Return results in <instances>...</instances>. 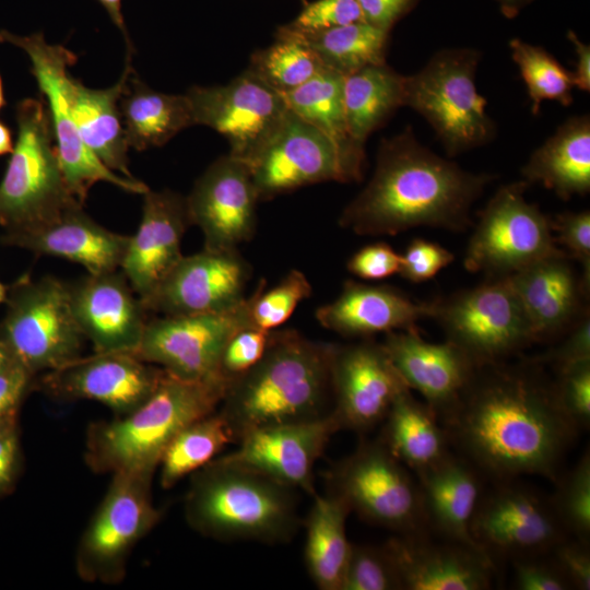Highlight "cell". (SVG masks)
<instances>
[{
  "label": "cell",
  "instance_id": "45",
  "mask_svg": "<svg viewBox=\"0 0 590 590\" xmlns=\"http://www.w3.org/2000/svg\"><path fill=\"white\" fill-rule=\"evenodd\" d=\"M554 391L566 417L581 433L590 426V359L556 369Z\"/></svg>",
  "mask_w": 590,
  "mask_h": 590
},
{
  "label": "cell",
  "instance_id": "37",
  "mask_svg": "<svg viewBox=\"0 0 590 590\" xmlns=\"http://www.w3.org/2000/svg\"><path fill=\"white\" fill-rule=\"evenodd\" d=\"M405 75L386 62L344 76V108L352 138L365 146L368 137L404 106Z\"/></svg>",
  "mask_w": 590,
  "mask_h": 590
},
{
  "label": "cell",
  "instance_id": "7",
  "mask_svg": "<svg viewBox=\"0 0 590 590\" xmlns=\"http://www.w3.org/2000/svg\"><path fill=\"white\" fill-rule=\"evenodd\" d=\"M481 58L474 48H444L418 72L405 75L404 106L430 125L450 157L488 144L497 134L475 85Z\"/></svg>",
  "mask_w": 590,
  "mask_h": 590
},
{
  "label": "cell",
  "instance_id": "60",
  "mask_svg": "<svg viewBox=\"0 0 590 590\" xmlns=\"http://www.w3.org/2000/svg\"><path fill=\"white\" fill-rule=\"evenodd\" d=\"M14 149L12 131L0 120V156L11 154Z\"/></svg>",
  "mask_w": 590,
  "mask_h": 590
},
{
  "label": "cell",
  "instance_id": "61",
  "mask_svg": "<svg viewBox=\"0 0 590 590\" xmlns=\"http://www.w3.org/2000/svg\"><path fill=\"white\" fill-rule=\"evenodd\" d=\"M14 357L12 356L10 350L5 343L0 339V371L8 366Z\"/></svg>",
  "mask_w": 590,
  "mask_h": 590
},
{
  "label": "cell",
  "instance_id": "23",
  "mask_svg": "<svg viewBox=\"0 0 590 590\" xmlns=\"http://www.w3.org/2000/svg\"><path fill=\"white\" fill-rule=\"evenodd\" d=\"M401 590H487L497 565L482 551L440 539L429 532L397 534L384 543Z\"/></svg>",
  "mask_w": 590,
  "mask_h": 590
},
{
  "label": "cell",
  "instance_id": "18",
  "mask_svg": "<svg viewBox=\"0 0 590 590\" xmlns=\"http://www.w3.org/2000/svg\"><path fill=\"white\" fill-rule=\"evenodd\" d=\"M251 270L237 249L184 256L143 302L164 316L221 312L245 298Z\"/></svg>",
  "mask_w": 590,
  "mask_h": 590
},
{
  "label": "cell",
  "instance_id": "14",
  "mask_svg": "<svg viewBox=\"0 0 590 590\" xmlns=\"http://www.w3.org/2000/svg\"><path fill=\"white\" fill-rule=\"evenodd\" d=\"M492 483L483 491L470 532L476 546L495 564L550 553L569 538L548 496L518 479Z\"/></svg>",
  "mask_w": 590,
  "mask_h": 590
},
{
  "label": "cell",
  "instance_id": "19",
  "mask_svg": "<svg viewBox=\"0 0 590 590\" xmlns=\"http://www.w3.org/2000/svg\"><path fill=\"white\" fill-rule=\"evenodd\" d=\"M339 430L331 415L262 426L247 432L224 459L293 489L315 495L314 470L330 438Z\"/></svg>",
  "mask_w": 590,
  "mask_h": 590
},
{
  "label": "cell",
  "instance_id": "22",
  "mask_svg": "<svg viewBox=\"0 0 590 590\" xmlns=\"http://www.w3.org/2000/svg\"><path fill=\"white\" fill-rule=\"evenodd\" d=\"M163 375V368L132 353L95 352L47 371L42 387L55 398L97 401L123 416L151 397Z\"/></svg>",
  "mask_w": 590,
  "mask_h": 590
},
{
  "label": "cell",
  "instance_id": "17",
  "mask_svg": "<svg viewBox=\"0 0 590 590\" xmlns=\"http://www.w3.org/2000/svg\"><path fill=\"white\" fill-rule=\"evenodd\" d=\"M409 389L381 343L370 338L335 345L331 362L330 412L339 430L365 434L381 423L397 397Z\"/></svg>",
  "mask_w": 590,
  "mask_h": 590
},
{
  "label": "cell",
  "instance_id": "15",
  "mask_svg": "<svg viewBox=\"0 0 590 590\" xmlns=\"http://www.w3.org/2000/svg\"><path fill=\"white\" fill-rule=\"evenodd\" d=\"M247 326H253L248 297L221 312L163 316L148 320L132 354L181 379L206 380L221 376L226 342Z\"/></svg>",
  "mask_w": 590,
  "mask_h": 590
},
{
  "label": "cell",
  "instance_id": "38",
  "mask_svg": "<svg viewBox=\"0 0 590 590\" xmlns=\"http://www.w3.org/2000/svg\"><path fill=\"white\" fill-rule=\"evenodd\" d=\"M285 32L304 42L326 68L349 75L370 64L386 62L389 33L364 21L318 32Z\"/></svg>",
  "mask_w": 590,
  "mask_h": 590
},
{
  "label": "cell",
  "instance_id": "55",
  "mask_svg": "<svg viewBox=\"0 0 590 590\" xmlns=\"http://www.w3.org/2000/svg\"><path fill=\"white\" fill-rule=\"evenodd\" d=\"M364 22L390 32L393 25L410 13L418 0H356Z\"/></svg>",
  "mask_w": 590,
  "mask_h": 590
},
{
  "label": "cell",
  "instance_id": "20",
  "mask_svg": "<svg viewBox=\"0 0 590 590\" xmlns=\"http://www.w3.org/2000/svg\"><path fill=\"white\" fill-rule=\"evenodd\" d=\"M191 225L204 238V249L234 250L256 228L259 201L250 167L227 154L213 162L186 198Z\"/></svg>",
  "mask_w": 590,
  "mask_h": 590
},
{
  "label": "cell",
  "instance_id": "42",
  "mask_svg": "<svg viewBox=\"0 0 590 590\" xmlns=\"http://www.w3.org/2000/svg\"><path fill=\"white\" fill-rule=\"evenodd\" d=\"M552 508L568 536L590 541V452L553 482Z\"/></svg>",
  "mask_w": 590,
  "mask_h": 590
},
{
  "label": "cell",
  "instance_id": "26",
  "mask_svg": "<svg viewBox=\"0 0 590 590\" xmlns=\"http://www.w3.org/2000/svg\"><path fill=\"white\" fill-rule=\"evenodd\" d=\"M191 225L187 200L172 190L143 193L142 215L130 236L120 271L144 300L184 257L181 240Z\"/></svg>",
  "mask_w": 590,
  "mask_h": 590
},
{
  "label": "cell",
  "instance_id": "21",
  "mask_svg": "<svg viewBox=\"0 0 590 590\" xmlns=\"http://www.w3.org/2000/svg\"><path fill=\"white\" fill-rule=\"evenodd\" d=\"M249 167L259 201L317 182H342L333 143L290 109Z\"/></svg>",
  "mask_w": 590,
  "mask_h": 590
},
{
  "label": "cell",
  "instance_id": "11",
  "mask_svg": "<svg viewBox=\"0 0 590 590\" xmlns=\"http://www.w3.org/2000/svg\"><path fill=\"white\" fill-rule=\"evenodd\" d=\"M529 186L524 180L503 185L479 213L463 261L468 271L504 276L566 253L557 247L551 217L527 201Z\"/></svg>",
  "mask_w": 590,
  "mask_h": 590
},
{
  "label": "cell",
  "instance_id": "44",
  "mask_svg": "<svg viewBox=\"0 0 590 590\" xmlns=\"http://www.w3.org/2000/svg\"><path fill=\"white\" fill-rule=\"evenodd\" d=\"M341 590H401L396 566L384 544L351 545Z\"/></svg>",
  "mask_w": 590,
  "mask_h": 590
},
{
  "label": "cell",
  "instance_id": "32",
  "mask_svg": "<svg viewBox=\"0 0 590 590\" xmlns=\"http://www.w3.org/2000/svg\"><path fill=\"white\" fill-rule=\"evenodd\" d=\"M522 180L540 184L569 200L590 191L589 115L566 119L521 168Z\"/></svg>",
  "mask_w": 590,
  "mask_h": 590
},
{
  "label": "cell",
  "instance_id": "39",
  "mask_svg": "<svg viewBox=\"0 0 590 590\" xmlns=\"http://www.w3.org/2000/svg\"><path fill=\"white\" fill-rule=\"evenodd\" d=\"M235 441L219 412L203 416L182 428L169 442L160 461V483L173 487L188 474L201 469Z\"/></svg>",
  "mask_w": 590,
  "mask_h": 590
},
{
  "label": "cell",
  "instance_id": "3",
  "mask_svg": "<svg viewBox=\"0 0 590 590\" xmlns=\"http://www.w3.org/2000/svg\"><path fill=\"white\" fill-rule=\"evenodd\" d=\"M334 346L295 330H272L264 355L229 382L219 406L234 440L262 426L327 414Z\"/></svg>",
  "mask_w": 590,
  "mask_h": 590
},
{
  "label": "cell",
  "instance_id": "5",
  "mask_svg": "<svg viewBox=\"0 0 590 590\" xmlns=\"http://www.w3.org/2000/svg\"><path fill=\"white\" fill-rule=\"evenodd\" d=\"M185 515L220 541L286 542L299 526L293 488L223 457L192 473Z\"/></svg>",
  "mask_w": 590,
  "mask_h": 590
},
{
  "label": "cell",
  "instance_id": "12",
  "mask_svg": "<svg viewBox=\"0 0 590 590\" xmlns=\"http://www.w3.org/2000/svg\"><path fill=\"white\" fill-rule=\"evenodd\" d=\"M433 319L479 366L505 362L534 343L532 332L507 275L436 299Z\"/></svg>",
  "mask_w": 590,
  "mask_h": 590
},
{
  "label": "cell",
  "instance_id": "48",
  "mask_svg": "<svg viewBox=\"0 0 590 590\" xmlns=\"http://www.w3.org/2000/svg\"><path fill=\"white\" fill-rule=\"evenodd\" d=\"M362 21L356 0H316L285 26L296 32H318Z\"/></svg>",
  "mask_w": 590,
  "mask_h": 590
},
{
  "label": "cell",
  "instance_id": "24",
  "mask_svg": "<svg viewBox=\"0 0 590 590\" xmlns=\"http://www.w3.org/2000/svg\"><path fill=\"white\" fill-rule=\"evenodd\" d=\"M68 286L74 318L96 353L138 347L148 310L121 271L87 273Z\"/></svg>",
  "mask_w": 590,
  "mask_h": 590
},
{
  "label": "cell",
  "instance_id": "13",
  "mask_svg": "<svg viewBox=\"0 0 590 590\" xmlns=\"http://www.w3.org/2000/svg\"><path fill=\"white\" fill-rule=\"evenodd\" d=\"M152 474L118 471L85 529L76 552V570L90 581L117 582L129 552L160 520Z\"/></svg>",
  "mask_w": 590,
  "mask_h": 590
},
{
  "label": "cell",
  "instance_id": "43",
  "mask_svg": "<svg viewBox=\"0 0 590 590\" xmlns=\"http://www.w3.org/2000/svg\"><path fill=\"white\" fill-rule=\"evenodd\" d=\"M311 292L306 275L295 269L268 291H264L262 280L248 297L252 324L263 330L278 329L292 316L302 300L310 297Z\"/></svg>",
  "mask_w": 590,
  "mask_h": 590
},
{
  "label": "cell",
  "instance_id": "31",
  "mask_svg": "<svg viewBox=\"0 0 590 590\" xmlns=\"http://www.w3.org/2000/svg\"><path fill=\"white\" fill-rule=\"evenodd\" d=\"M291 111L321 131L334 145L342 182L359 181L366 162L365 146L351 135L344 108V75L329 68L297 88L282 94Z\"/></svg>",
  "mask_w": 590,
  "mask_h": 590
},
{
  "label": "cell",
  "instance_id": "52",
  "mask_svg": "<svg viewBox=\"0 0 590 590\" xmlns=\"http://www.w3.org/2000/svg\"><path fill=\"white\" fill-rule=\"evenodd\" d=\"M566 338L556 346L543 354L528 358L544 366L551 365L556 369L577 362L590 359V317L586 312L566 333Z\"/></svg>",
  "mask_w": 590,
  "mask_h": 590
},
{
  "label": "cell",
  "instance_id": "51",
  "mask_svg": "<svg viewBox=\"0 0 590 590\" xmlns=\"http://www.w3.org/2000/svg\"><path fill=\"white\" fill-rule=\"evenodd\" d=\"M402 255L390 245L379 241L366 245L351 256L349 272L364 280H381L400 272Z\"/></svg>",
  "mask_w": 590,
  "mask_h": 590
},
{
  "label": "cell",
  "instance_id": "4",
  "mask_svg": "<svg viewBox=\"0 0 590 590\" xmlns=\"http://www.w3.org/2000/svg\"><path fill=\"white\" fill-rule=\"evenodd\" d=\"M229 382L222 376L186 380L164 370L154 392L139 408L91 426L86 463L99 473L154 475L173 438L190 423L215 412Z\"/></svg>",
  "mask_w": 590,
  "mask_h": 590
},
{
  "label": "cell",
  "instance_id": "56",
  "mask_svg": "<svg viewBox=\"0 0 590 590\" xmlns=\"http://www.w3.org/2000/svg\"><path fill=\"white\" fill-rule=\"evenodd\" d=\"M14 416L0 418V491L12 481L16 464L17 437Z\"/></svg>",
  "mask_w": 590,
  "mask_h": 590
},
{
  "label": "cell",
  "instance_id": "9",
  "mask_svg": "<svg viewBox=\"0 0 590 590\" xmlns=\"http://www.w3.org/2000/svg\"><path fill=\"white\" fill-rule=\"evenodd\" d=\"M377 438L356 449L328 472L330 493L363 520L397 534L427 531L417 479Z\"/></svg>",
  "mask_w": 590,
  "mask_h": 590
},
{
  "label": "cell",
  "instance_id": "59",
  "mask_svg": "<svg viewBox=\"0 0 590 590\" xmlns=\"http://www.w3.org/2000/svg\"><path fill=\"white\" fill-rule=\"evenodd\" d=\"M500 12L508 19L517 16L521 10L534 0H494Z\"/></svg>",
  "mask_w": 590,
  "mask_h": 590
},
{
  "label": "cell",
  "instance_id": "63",
  "mask_svg": "<svg viewBox=\"0 0 590 590\" xmlns=\"http://www.w3.org/2000/svg\"><path fill=\"white\" fill-rule=\"evenodd\" d=\"M8 291V287L0 282V304L7 302Z\"/></svg>",
  "mask_w": 590,
  "mask_h": 590
},
{
  "label": "cell",
  "instance_id": "27",
  "mask_svg": "<svg viewBox=\"0 0 590 590\" xmlns=\"http://www.w3.org/2000/svg\"><path fill=\"white\" fill-rule=\"evenodd\" d=\"M566 253L542 259L507 275L529 322L533 341L565 334L586 312L589 292Z\"/></svg>",
  "mask_w": 590,
  "mask_h": 590
},
{
  "label": "cell",
  "instance_id": "49",
  "mask_svg": "<svg viewBox=\"0 0 590 590\" xmlns=\"http://www.w3.org/2000/svg\"><path fill=\"white\" fill-rule=\"evenodd\" d=\"M517 590H571L550 553L510 560Z\"/></svg>",
  "mask_w": 590,
  "mask_h": 590
},
{
  "label": "cell",
  "instance_id": "8",
  "mask_svg": "<svg viewBox=\"0 0 590 590\" xmlns=\"http://www.w3.org/2000/svg\"><path fill=\"white\" fill-rule=\"evenodd\" d=\"M0 43L21 48L31 60V72L46 99L57 156L72 196L83 204L90 189L98 181L109 182L127 192L145 193L149 187L144 182L118 176L87 149L80 137L69 98L72 76L68 69L76 62V55L62 45L47 44L43 33L20 36L2 30Z\"/></svg>",
  "mask_w": 590,
  "mask_h": 590
},
{
  "label": "cell",
  "instance_id": "47",
  "mask_svg": "<svg viewBox=\"0 0 590 590\" xmlns=\"http://www.w3.org/2000/svg\"><path fill=\"white\" fill-rule=\"evenodd\" d=\"M551 227L556 244L564 247L570 259L581 266L583 286L590 291V212H564L551 219Z\"/></svg>",
  "mask_w": 590,
  "mask_h": 590
},
{
  "label": "cell",
  "instance_id": "28",
  "mask_svg": "<svg viewBox=\"0 0 590 590\" xmlns=\"http://www.w3.org/2000/svg\"><path fill=\"white\" fill-rule=\"evenodd\" d=\"M129 238L102 226L83 205H76L40 225L5 232L2 243L62 258L83 266L90 274H99L120 269Z\"/></svg>",
  "mask_w": 590,
  "mask_h": 590
},
{
  "label": "cell",
  "instance_id": "2",
  "mask_svg": "<svg viewBox=\"0 0 590 590\" xmlns=\"http://www.w3.org/2000/svg\"><path fill=\"white\" fill-rule=\"evenodd\" d=\"M494 176L462 169L416 139L408 126L385 138L365 188L339 224L357 235H397L414 227L465 231L470 211Z\"/></svg>",
  "mask_w": 590,
  "mask_h": 590
},
{
  "label": "cell",
  "instance_id": "34",
  "mask_svg": "<svg viewBox=\"0 0 590 590\" xmlns=\"http://www.w3.org/2000/svg\"><path fill=\"white\" fill-rule=\"evenodd\" d=\"M382 422L378 438L415 476L451 452L448 434L438 416L410 389L397 397Z\"/></svg>",
  "mask_w": 590,
  "mask_h": 590
},
{
  "label": "cell",
  "instance_id": "35",
  "mask_svg": "<svg viewBox=\"0 0 590 590\" xmlns=\"http://www.w3.org/2000/svg\"><path fill=\"white\" fill-rule=\"evenodd\" d=\"M130 75L119 99L121 122L129 146L138 151L162 146L181 130L194 126L186 94L156 92L139 79H130Z\"/></svg>",
  "mask_w": 590,
  "mask_h": 590
},
{
  "label": "cell",
  "instance_id": "58",
  "mask_svg": "<svg viewBox=\"0 0 590 590\" xmlns=\"http://www.w3.org/2000/svg\"><path fill=\"white\" fill-rule=\"evenodd\" d=\"M108 13L113 23L121 31L123 34L127 45L128 54L132 52V45L126 30L125 20L121 11V0H97Z\"/></svg>",
  "mask_w": 590,
  "mask_h": 590
},
{
  "label": "cell",
  "instance_id": "41",
  "mask_svg": "<svg viewBox=\"0 0 590 590\" xmlns=\"http://www.w3.org/2000/svg\"><path fill=\"white\" fill-rule=\"evenodd\" d=\"M509 48L527 86L533 115L539 113L545 101H555L563 106L573 103L575 85L571 71L563 67L553 55L520 38H512Z\"/></svg>",
  "mask_w": 590,
  "mask_h": 590
},
{
  "label": "cell",
  "instance_id": "29",
  "mask_svg": "<svg viewBox=\"0 0 590 590\" xmlns=\"http://www.w3.org/2000/svg\"><path fill=\"white\" fill-rule=\"evenodd\" d=\"M434 311V300L421 303L387 285L349 280L334 300L316 310V318L338 334L367 339L378 333L417 329V321L433 318Z\"/></svg>",
  "mask_w": 590,
  "mask_h": 590
},
{
  "label": "cell",
  "instance_id": "62",
  "mask_svg": "<svg viewBox=\"0 0 590 590\" xmlns=\"http://www.w3.org/2000/svg\"><path fill=\"white\" fill-rule=\"evenodd\" d=\"M5 104H7V101L4 97L3 83H2V78L0 74V110L5 106Z\"/></svg>",
  "mask_w": 590,
  "mask_h": 590
},
{
  "label": "cell",
  "instance_id": "25",
  "mask_svg": "<svg viewBox=\"0 0 590 590\" xmlns=\"http://www.w3.org/2000/svg\"><path fill=\"white\" fill-rule=\"evenodd\" d=\"M410 390H416L442 422L458 405L480 368L453 343L425 341L418 329L386 333L381 343Z\"/></svg>",
  "mask_w": 590,
  "mask_h": 590
},
{
  "label": "cell",
  "instance_id": "53",
  "mask_svg": "<svg viewBox=\"0 0 590 590\" xmlns=\"http://www.w3.org/2000/svg\"><path fill=\"white\" fill-rule=\"evenodd\" d=\"M571 590L590 589L589 541L566 538L550 552Z\"/></svg>",
  "mask_w": 590,
  "mask_h": 590
},
{
  "label": "cell",
  "instance_id": "6",
  "mask_svg": "<svg viewBox=\"0 0 590 590\" xmlns=\"http://www.w3.org/2000/svg\"><path fill=\"white\" fill-rule=\"evenodd\" d=\"M15 120L16 141L0 182V225L5 232L40 225L83 205L64 181L44 97L20 101Z\"/></svg>",
  "mask_w": 590,
  "mask_h": 590
},
{
  "label": "cell",
  "instance_id": "57",
  "mask_svg": "<svg viewBox=\"0 0 590 590\" xmlns=\"http://www.w3.org/2000/svg\"><path fill=\"white\" fill-rule=\"evenodd\" d=\"M567 38L571 42L575 54L576 64L575 70L571 71L574 85L580 91H590V47L588 44L579 39V37L573 32H567Z\"/></svg>",
  "mask_w": 590,
  "mask_h": 590
},
{
  "label": "cell",
  "instance_id": "46",
  "mask_svg": "<svg viewBox=\"0 0 590 590\" xmlns=\"http://www.w3.org/2000/svg\"><path fill=\"white\" fill-rule=\"evenodd\" d=\"M272 335V330L247 326L237 330L226 342L219 371L228 381L237 378L264 355Z\"/></svg>",
  "mask_w": 590,
  "mask_h": 590
},
{
  "label": "cell",
  "instance_id": "33",
  "mask_svg": "<svg viewBox=\"0 0 590 590\" xmlns=\"http://www.w3.org/2000/svg\"><path fill=\"white\" fill-rule=\"evenodd\" d=\"M131 55L120 80L105 90L88 88L72 76L69 98L72 117L87 149L109 169L134 179L128 167V149L119 99L132 72Z\"/></svg>",
  "mask_w": 590,
  "mask_h": 590
},
{
  "label": "cell",
  "instance_id": "30",
  "mask_svg": "<svg viewBox=\"0 0 590 590\" xmlns=\"http://www.w3.org/2000/svg\"><path fill=\"white\" fill-rule=\"evenodd\" d=\"M427 531L439 539L480 550L470 527L484 491L483 475L462 456L450 452L416 475ZM481 551V550H480Z\"/></svg>",
  "mask_w": 590,
  "mask_h": 590
},
{
  "label": "cell",
  "instance_id": "16",
  "mask_svg": "<svg viewBox=\"0 0 590 590\" xmlns=\"http://www.w3.org/2000/svg\"><path fill=\"white\" fill-rule=\"evenodd\" d=\"M194 125L212 128L229 144V155L248 165L281 125L283 95L245 70L225 85L192 86L186 93Z\"/></svg>",
  "mask_w": 590,
  "mask_h": 590
},
{
  "label": "cell",
  "instance_id": "10",
  "mask_svg": "<svg viewBox=\"0 0 590 590\" xmlns=\"http://www.w3.org/2000/svg\"><path fill=\"white\" fill-rule=\"evenodd\" d=\"M0 339L33 375L50 371L81 356L83 337L67 283L44 276L20 279L8 291Z\"/></svg>",
  "mask_w": 590,
  "mask_h": 590
},
{
  "label": "cell",
  "instance_id": "54",
  "mask_svg": "<svg viewBox=\"0 0 590 590\" xmlns=\"http://www.w3.org/2000/svg\"><path fill=\"white\" fill-rule=\"evenodd\" d=\"M32 377L15 358L0 371V418L15 415Z\"/></svg>",
  "mask_w": 590,
  "mask_h": 590
},
{
  "label": "cell",
  "instance_id": "40",
  "mask_svg": "<svg viewBox=\"0 0 590 590\" xmlns=\"http://www.w3.org/2000/svg\"><path fill=\"white\" fill-rule=\"evenodd\" d=\"M326 67L299 38L281 27L275 42L252 54L246 69L281 94L306 83Z\"/></svg>",
  "mask_w": 590,
  "mask_h": 590
},
{
  "label": "cell",
  "instance_id": "1",
  "mask_svg": "<svg viewBox=\"0 0 590 590\" xmlns=\"http://www.w3.org/2000/svg\"><path fill=\"white\" fill-rule=\"evenodd\" d=\"M529 359L481 366L441 422L450 446L492 482L536 475L554 482L580 434L553 380Z\"/></svg>",
  "mask_w": 590,
  "mask_h": 590
},
{
  "label": "cell",
  "instance_id": "50",
  "mask_svg": "<svg viewBox=\"0 0 590 590\" xmlns=\"http://www.w3.org/2000/svg\"><path fill=\"white\" fill-rule=\"evenodd\" d=\"M453 260L452 252L439 244L420 237L414 238L402 255L399 274L410 282L422 283L433 279Z\"/></svg>",
  "mask_w": 590,
  "mask_h": 590
},
{
  "label": "cell",
  "instance_id": "36",
  "mask_svg": "<svg viewBox=\"0 0 590 590\" xmlns=\"http://www.w3.org/2000/svg\"><path fill=\"white\" fill-rule=\"evenodd\" d=\"M351 512L337 495H314L307 515L304 560L312 582L321 590H341L352 543L345 531Z\"/></svg>",
  "mask_w": 590,
  "mask_h": 590
}]
</instances>
